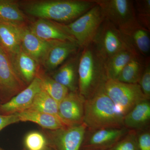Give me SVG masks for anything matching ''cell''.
<instances>
[{
    "mask_svg": "<svg viewBox=\"0 0 150 150\" xmlns=\"http://www.w3.org/2000/svg\"><path fill=\"white\" fill-rule=\"evenodd\" d=\"M17 72L10 57L0 46V99L4 103L27 87Z\"/></svg>",
    "mask_w": 150,
    "mask_h": 150,
    "instance_id": "ba28073f",
    "label": "cell"
},
{
    "mask_svg": "<svg viewBox=\"0 0 150 150\" xmlns=\"http://www.w3.org/2000/svg\"><path fill=\"white\" fill-rule=\"evenodd\" d=\"M105 18L102 10L96 4L86 13L69 23L52 22L63 32L74 38L82 49L91 43Z\"/></svg>",
    "mask_w": 150,
    "mask_h": 150,
    "instance_id": "277c9868",
    "label": "cell"
},
{
    "mask_svg": "<svg viewBox=\"0 0 150 150\" xmlns=\"http://www.w3.org/2000/svg\"><path fill=\"white\" fill-rule=\"evenodd\" d=\"M150 102L145 100L137 103L123 117V126L129 130L141 131L150 127Z\"/></svg>",
    "mask_w": 150,
    "mask_h": 150,
    "instance_id": "2e32d148",
    "label": "cell"
},
{
    "mask_svg": "<svg viewBox=\"0 0 150 150\" xmlns=\"http://www.w3.org/2000/svg\"><path fill=\"white\" fill-rule=\"evenodd\" d=\"M129 131L125 127L99 129L86 128L81 150H108Z\"/></svg>",
    "mask_w": 150,
    "mask_h": 150,
    "instance_id": "30bf717a",
    "label": "cell"
},
{
    "mask_svg": "<svg viewBox=\"0 0 150 150\" xmlns=\"http://www.w3.org/2000/svg\"><path fill=\"white\" fill-rule=\"evenodd\" d=\"M81 50L56 69L51 77L69 91H78V67Z\"/></svg>",
    "mask_w": 150,
    "mask_h": 150,
    "instance_id": "9a60e30c",
    "label": "cell"
},
{
    "mask_svg": "<svg viewBox=\"0 0 150 150\" xmlns=\"http://www.w3.org/2000/svg\"><path fill=\"white\" fill-rule=\"evenodd\" d=\"M107 150H139L136 131L129 130L128 133Z\"/></svg>",
    "mask_w": 150,
    "mask_h": 150,
    "instance_id": "f1b7e54d",
    "label": "cell"
},
{
    "mask_svg": "<svg viewBox=\"0 0 150 150\" xmlns=\"http://www.w3.org/2000/svg\"><path fill=\"white\" fill-rule=\"evenodd\" d=\"M145 59L137 57L126 65L116 80L130 84H139L144 71Z\"/></svg>",
    "mask_w": 150,
    "mask_h": 150,
    "instance_id": "cb8c5ba5",
    "label": "cell"
},
{
    "mask_svg": "<svg viewBox=\"0 0 150 150\" xmlns=\"http://www.w3.org/2000/svg\"><path fill=\"white\" fill-rule=\"evenodd\" d=\"M139 150H150V128L136 131Z\"/></svg>",
    "mask_w": 150,
    "mask_h": 150,
    "instance_id": "4dcf8cb0",
    "label": "cell"
},
{
    "mask_svg": "<svg viewBox=\"0 0 150 150\" xmlns=\"http://www.w3.org/2000/svg\"><path fill=\"white\" fill-rule=\"evenodd\" d=\"M20 122L17 113L11 115L0 114V131L11 124Z\"/></svg>",
    "mask_w": 150,
    "mask_h": 150,
    "instance_id": "1f68e13d",
    "label": "cell"
},
{
    "mask_svg": "<svg viewBox=\"0 0 150 150\" xmlns=\"http://www.w3.org/2000/svg\"><path fill=\"white\" fill-rule=\"evenodd\" d=\"M134 6L139 24L150 30V0L134 1Z\"/></svg>",
    "mask_w": 150,
    "mask_h": 150,
    "instance_id": "4316f807",
    "label": "cell"
},
{
    "mask_svg": "<svg viewBox=\"0 0 150 150\" xmlns=\"http://www.w3.org/2000/svg\"><path fill=\"white\" fill-rule=\"evenodd\" d=\"M85 102L78 91H69L59 103V117L67 126L83 123Z\"/></svg>",
    "mask_w": 150,
    "mask_h": 150,
    "instance_id": "7c38bea8",
    "label": "cell"
},
{
    "mask_svg": "<svg viewBox=\"0 0 150 150\" xmlns=\"http://www.w3.org/2000/svg\"><path fill=\"white\" fill-rule=\"evenodd\" d=\"M81 49L76 42L56 41L47 52L41 64L46 70L54 71Z\"/></svg>",
    "mask_w": 150,
    "mask_h": 150,
    "instance_id": "4fadbf2b",
    "label": "cell"
},
{
    "mask_svg": "<svg viewBox=\"0 0 150 150\" xmlns=\"http://www.w3.org/2000/svg\"><path fill=\"white\" fill-rule=\"evenodd\" d=\"M43 150H53L52 149L51 147H50L49 146H48L47 147V148H46V149H45Z\"/></svg>",
    "mask_w": 150,
    "mask_h": 150,
    "instance_id": "d6a6232c",
    "label": "cell"
},
{
    "mask_svg": "<svg viewBox=\"0 0 150 150\" xmlns=\"http://www.w3.org/2000/svg\"><path fill=\"white\" fill-rule=\"evenodd\" d=\"M30 31L42 40L46 41H71L76 42L72 37L66 34L52 21L38 19L29 26Z\"/></svg>",
    "mask_w": 150,
    "mask_h": 150,
    "instance_id": "d6986e66",
    "label": "cell"
},
{
    "mask_svg": "<svg viewBox=\"0 0 150 150\" xmlns=\"http://www.w3.org/2000/svg\"><path fill=\"white\" fill-rule=\"evenodd\" d=\"M17 113L20 121L30 122L50 131H54L67 126L59 117L55 115L28 109Z\"/></svg>",
    "mask_w": 150,
    "mask_h": 150,
    "instance_id": "ffe728a7",
    "label": "cell"
},
{
    "mask_svg": "<svg viewBox=\"0 0 150 150\" xmlns=\"http://www.w3.org/2000/svg\"><path fill=\"white\" fill-rule=\"evenodd\" d=\"M91 43L105 60L120 51L132 50L121 31L106 18L100 26Z\"/></svg>",
    "mask_w": 150,
    "mask_h": 150,
    "instance_id": "52a82bcc",
    "label": "cell"
},
{
    "mask_svg": "<svg viewBox=\"0 0 150 150\" xmlns=\"http://www.w3.org/2000/svg\"><path fill=\"white\" fill-rule=\"evenodd\" d=\"M105 61L92 43L82 49L78 67V92L85 100L107 81Z\"/></svg>",
    "mask_w": 150,
    "mask_h": 150,
    "instance_id": "6da1fadb",
    "label": "cell"
},
{
    "mask_svg": "<svg viewBox=\"0 0 150 150\" xmlns=\"http://www.w3.org/2000/svg\"><path fill=\"white\" fill-rule=\"evenodd\" d=\"M137 57H140L132 50H127L120 51L106 59L105 69L108 80H116L126 65Z\"/></svg>",
    "mask_w": 150,
    "mask_h": 150,
    "instance_id": "7402d4cb",
    "label": "cell"
},
{
    "mask_svg": "<svg viewBox=\"0 0 150 150\" xmlns=\"http://www.w3.org/2000/svg\"><path fill=\"white\" fill-rule=\"evenodd\" d=\"M25 146L27 150H43L48 146V140L40 132L32 131L25 136Z\"/></svg>",
    "mask_w": 150,
    "mask_h": 150,
    "instance_id": "83f0119b",
    "label": "cell"
},
{
    "mask_svg": "<svg viewBox=\"0 0 150 150\" xmlns=\"http://www.w3.org/2000/svg\"><path fill=\"white\" fill-rule=\"evenodd\" d=\"M103 86L86 100L83 123L89 129L124 127L123 116L117 112Z\"/></svg>",
    "mask_w": 150,
    "mask_h": 150,
    "instance_id": "3957f363",
    "label": "cell"
},
{
    "mask_svg": "<svg viewBox=\"0 0 150 150\" xmlns=\"http://www.w3.org/2000/svg\"><path fill=\"white\" fill-rule=\"evenodd\" d=\"M20 40L21 48L38 64L42 63L47 52L56 41L40 39L25 25L21 27Z\"/></svg>",
    "mask_w": 150,
    "mask_h": 150,
    "instance_id": "5bb4252c",
    "label": "cell"
},
{
    "mask_svg": "<svg viewBox=\"0 0 150 150\" xmlns=\"http://www.w3.org/2000/svg\"><path fill=\"white\" fill-rule=\"evenodd\" d=\"M41 82V88L56 100L58 104L67 96L69 91L51 77L42 74H37Z\"/></svg>",
    "mask_w": 150,
    "mask_h": 150,
    "instance_id": "484cf974",
    "label": "cell"
},
{
    "mask_svg": "<svg viewBox=\"0 0 150 150\" xmlns=\"http://www.w3.org/2000/svg\"><path fill=\"white\" fill-rule=\"evenodd\" d=\"M41 89L40 79L37 75L25 88L8 101L0 104L1 114L11 115L29 109L35 96Z\"/></svg>",
    "mask_w": 150,
    "mask_h": 150,
    "instance_id": "8fae6325",
    "label": "cell"
},
{
    "mask_svg": "<svg viewBox=\"0 0 150 150\" xmlns=\"http://www.w3.org/2000/svg\"><path fill=\"white\" fill-rule=\"evenodd\" d=\"M29 109L51 114L60 118L59 113V104L42 89L35 96Z\"/></svg>",
    "mask_w": 150,
    "mask_h": 150,
    "instance_id": "d4e9b609",
    "label": "cell"
},
{
    "mask_svg": "<svg viewBox=\"0 0 150 150\" xmlns=\"http://www.w3.org/2000/svg\"><path fill=\"white\" fill-rule=\"evenodd\" d=\"M144 95L148 100H150V59L149 57L145 60L144 71L139 83Z\"/></svg>",
    "mask_w": 150,
    "mask_h": 150,
    "instance_id": "f546056e",
    "label": "cell"
},
{
    "mask_svg": "<svg viewBox=\"0 0 150 150\" xmlns=\"http://www.w3.org/2000/svg\"><path fill=\"white\" fill-rule=\"evenodd\" d=\"M21 27L0 22V46L9 56L17 53L21 48Z\"/></svg>",
    "mask_w": 150,
    "mask_h": 150,
    "instance_id": "44dd1931",
    "label": "cell"
},
{
    "mask_svg": "<svg viewBox=\"0 0 150 150\" xmlns=\"http://www.w3.org/2000/svg\"><path fill=\"white\" fill-rule=\"evenodd\" d=\"M0 150H3L2 149H1V148H0Z\"/></svg>",
    "mask_w": 150,
    "mask_h": 150,
    "instance_id": "e575fe53",
    "label": "cell"
},
{
    "mask_svg": "<svg viewBox=\"0 0 150 150\" xmlns=\"http://www.w3.org/2000/svg\"><path fill=\"white\" fill-rule=\"evenodd\" d=\"M107 19L123 34L139 24L137 21L134 1L93 0Z\"/></svg>",
    "mask_w": 150,
    "mask_h": 150,
    "instance_id": "8992f818",
    "label": "cell"
},
{
    "mask_svg": "<svg viewBox=\"0 0 150 150\" xmlns=\"http://www.w3.org/2000/svg\"><path fill=\"white\" fill-rule=\"evenodd\" d=\"M9 56L20 77L28 85L37 76L38 63L21 47L17 53Z\"/></svg>",
    "mask_w": 150,
    "mask_h": 150,
    "instance_id": "ac0fdd59",
    "label": "cell"
},
{
    "mask_svg": "<svg viewBox=\"0 0 150 150\" xmlns=\"http://www.w3.org/2000/svg\"><path fill=\"white\" fill-rule=\"evenodd\" d=\"M86 128L83 123L49 131L48 146L54 150H81Z\"/></svg>",
    "mask_w": 150,
    "mask_h": 150,
    "instance_id": "9c48e42d",
    "label": "cell"
},
{
    "mask_svg": "<svg viewBox=\"0 0 150 150\" xmlns=\"http://www.w3.org/2000/svg\"><path fill=\"white\" fill-rule=\"evenodd\" d=\"M150 32L139 24L122 34L129 48L138 56L145 59L150 56Z\"/></svg>",
    "mask_w": 150,
    "mask_h": 150,
    "instance_id": "e0dca14e",
    "label": "cell"
},
{
    "mask_svg": "<svg viewBox=\"0 0 150 150\" xmlns=\"http://www.w3.org/2000/svg\"><path fill=\"white\" fill-rule=\"evenodd\" d=\"M103 88L114 103L117 112L123 117L137 103L148 100L139 84L126 83L117 80H108Z\"/></svg>",
    "mask_w": 150,
    "mask_h": 150,
    "instance_id": "5b68a950",
    "label": "cell"
},
{
    "mask_svg": "<svg viewBox=\"0 0 150 150\" xmlns=\"http://www.w3.org/2000/svg\"><path fill=\"white\" fill-rule=\"evenodd\" d=\"M98 150V149H92V150Z\"/></svg>",
    "mask_w": 150,
    "mask_h": 150,
    "instance_id": "836d02e7",
    "label": "cell"
},
{
    "mask_svg": "<svg viewBox=\"0 0 150 150\" xmlns=\"http://www.w3.org/2000/svg\"><path fill=\"white\" fill-rule=\"evenodd\" d=\"M96 4L93 0H47L30 3L25 6V11L30 15L39 19L69 23Z\"/></svg>",
    "mask_w": 150,
    "mask_h": 150,
    "instance_id": "7a4b0ae2",
    "label": "cell"
},
{
    "mask_svg": "<svg viewBox=\"0 0 150 150\" xmlns=\"http://www.w3.org/2000/svg\"><path fill=\"white\" fill-rule=\"evenodd\" d=\"M24 14L14 1L0 0V22L17 27L25 25Z\"/></svg>",
    "mask_w": 150,
    "mask_h": 150,
    "instance_id": "603a6c76",
    "label": "cell"
}]
</instances>
